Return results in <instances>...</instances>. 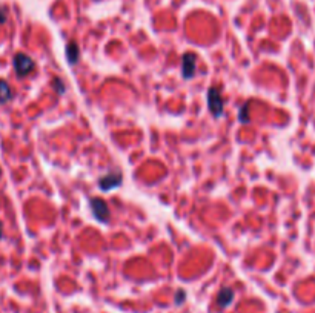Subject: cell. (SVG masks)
<instances>
[{
  "label": "cell",
  "instance_id": "6da1fadb",
  "mask_svg": "<svg viewBox=\"0 0 315 313\" xmlns=\"http://www.w3.org/2000/svg\"><path fill=\"white\" fill-rule=\"evenodd\" d=\"M206 101H208V108H209L211 114H212L215 118L223 117V112H225V100H223V95H222V92H220L219 88L211 86V88L208 89Z\"/></svg>",
  "mask_w": 315,
  "mask_h": 313
},
{
  "label": "cell",
  "instance_id": "7a4b0ae2",
  "mask_svg": "<svg viewBox=\"0 0 315 313\" xmlns=\"http://www.w3.org/2000/svg\"><path fill=\"white\" fill-rule=\"evenodd\" d=\"M89 209H91V214H92L94 220H97L99 223L106 224L109 221L111 212H109L108 203L103 198H100V197L89 198Z\"/></svg>",
  "mask_w": 315,
  "mask_h": 313
},
{
  "label": "cell",
  "instance_id": "3957f363",
  "mask_svg": "<svg viewBox=\"0 0 315 313\" xmlns=\"http://www.w3.org/2000/svg\"><path fill=\"white\" fill-rule=\"evenodd\" d=\"M122 183H123V174L120 171H112L99 180V189L103 192H108V191L117 189L119 186H122Z\"/></svg>",
  "mask_w": 315,
  "mask_h": 313
},
{
  "label": "cell",
  "instance_id": "277c9868",
  "mask_svg": "<svg viewBox=\"0 0 315 313\" xmlns=\"http://www.w3.org/2000/svg\"><path fill=\"white\" fill-rule=\"evenodd\" d=\"M14 69H15L18 77H25L34 69V61H32V58L29 55H26L23 52H18L14 57Z\"/></svg>",
  "mask_w": 315,
  "mask_h": 313
},
{
  "label": "cell",
  "instance_id": "5b68a950",
  "mask_svg": "<svg viewBox=\"0 0 315 313\" xmlns=\"http://www.w3.org/2000/svg\"><path fill=\"white\" fill-rule=\"evenodd\" d=\"M197 68V55L194 52H185L182 57V77L185 80H191L195 75Z\"/></svg>",
  "mask_w": 315,
  "mask_h": 313
},
{
  "label": "cell",
  "instance_id": "8992f818",
  "mask_svg": "<svg viewBox=\"0 0 315 313\" xmlns=\"http://www.w3.org/2000/svg\"><path fill=\"white\" fill-rule=\"evenodd\" d=\"M234 301V290L231 287H223L217 297V303L222 309H226L232 304Z\"/></svg>",
  "mask_w": 315,
  "mask_h": 313
},
{
  "label": "cell",
  "instance_id": "52a82bcc",
  "mask_svg": "<svg viewBox=\"0 0 315 313\" xmlns=\"http://www.w3.org/2000/svg\"><path fill=\"white\" fill-rule=\"evenodd\" d=\"M65 52H66V58H68V63H69V65H75V63H78V58H80V49H78V46H77V43H75L74 40H72V41H68Z\"/></svg>",
  "mask_w": 315,
  "mask_h": 313
},
{
  "label": "cell",
  "instance_id": "ba28073f",
  "mask_svg": "<svg viewBox=\"0 0 315 313\" xmlns=\"http://www.w3.org/2000/svg\"><path fill=\"white\" fill-rule=\"evenodd\" d=\"M11 97H12V91H11L9 85L5 80H0V103L9 101Z\"/></svg>",
  "mask_w": 315,
  "mask_h": 313
},
{
  "label": "cell",
  "instance_id": "9c48e42d",
  "mask_svg": "<svg viewBox=\"0 0 315 313\" xmlns=\"http://www.w3.org/2000/svg\"><path fill=\"white\" fill-rule=\"evenodd\" d=\"M249 101H246L240 109H239V121L242 123V124H246V123H249L251 121V117H249Z\"/></svg>",
  "mask_w": 315,
  "mask_h": 313
},
{
  "label": "cell",
  "instance_id": "30bf717a",
  "mask_svg": "<svg viewBox=\"0 0 315 313\" xmlns=\"http://www.w3.org/2000/svg\"><path fill=\"white\" fill-rule=\"evenodd\" d=\"M52 86L55 88V91H57V94H63L65 91H66V88H65V83L60 80V78H54V83H52Z\"/></svg>",
  "mask_w": 315,
  "mask_h": 313
},
{
  "label": "cell",
  "instance_id": "8fae6325",
  "mask_svg": "<svg viewBox=\"0 0 315 313\" xmlns=\"http://www.w3.org/2000/svg\"><path fill=\"white\" fill-rule=\"evenodd\" d=\"M185 298H186V292L185 290H177V294H175V304L180 306L185 301Z\"/></svg>",
  "mask_w": 315,
  "mask_h": 313
},
{
  "label": "cell",
  "instance_id": "7c38bea8",
  "mask_svg": "<svg viewBox=\"0 0 315 313\" xmlns=\"http://www.w3.org/2000/svg\"><path fill=\"white\" fill-rule=\"evenodd\" d=\"M6 22V14H5V11L0 8V23H5Z\"/></svg>",
  "mask_w": 315,
  "mask_h": 313
},
{
  "label": "cell",
  "instance_id": "4fadbf2b",
  "mask_svg": "<svg viewBox=\"0 0 315 313\" xmlns=\"http://www.w3.org/2000/svg\"><path fill=\"white\" fill-rule=\"evenodd\" d=\"M0 237H2V224H0Z\"/></svg>",
  "mask_w": 315,
  "mask_h": 313
}]
</instances>
